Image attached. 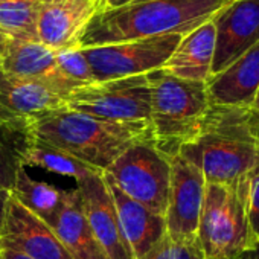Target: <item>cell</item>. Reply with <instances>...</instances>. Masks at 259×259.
Listing matches in <instances>:
<instances>
[{"mask_svg": "<svg viewBox=\"0 0 259 259\" xmlns=\"http://www.w3.org/2000/svg\"><path fill=\"white\" fill-rule=\"evenodd\" d=\"M236 0H142L117 10H99L79 48L104 46L160 35H186L213 20Z\"/></svg>", "mask_w": 259, "mask_h": 259, "instance_id": "obj_1", "label": "cell"}, {"mask_svg": "<svg viewBox=\"0 0 259 259\" xmlns=\"http://www.w3.org/2000/svg\"><path fill=\"white\" fill-rule=\"evenodd\" d=\"M35 141L105 172L130 147L153 142L150 125L114 122L61 107L29 126ZM154 144V142H153Z\"/></svg>", "mask_w": 259, "mask_h": 259, "instance_id": "obj_2", "label": "cell"}, {"mask_svg": "<svg viewBox=\"0 0 259 259\" xmlns=\"http://www.w3.org/2000/svg\"><path fill=\"white\" fill-rule=\"evenodd\" d=\"M179 154L203 174L206 185H232L247 177L259 157L247 108L210 105L194 139Z\"/></svg>", "mask_w": 259, "mask_h": 259, "instance_id": "obj_3", "label": "cell"}, {"mask_svg": "<svg viewBox=\"0 0 259 259\" xmlns=\"http://www.w3.org/2000/svg\"><path fill=\"white\" fill-rule=\"evenodd\" d=\"M151 89V133L154 147L166 157L194 139L210 107L206 82L177 78L163 69L147 73Z\"/></svg>", "mask_w": 259, "mask_h": 259, "instance_id": "obj_4", "label": "cell"}, {"mask_svg": "<svg viewBox=\"0 0 259 259\" xmlns=\"http://www.w3.org/2000/svg\"><path fill=\"white\" fill-rule=\"evenodd\" d=\"M245 179L206 185L197 241L203 259H242L259 247L245 207Z\"/></svg>", "mask_w": 259, "mask_h": 259, "instance_id": "obj_5", "label": "cell"}, {"mask_svg": "<svg viewBox=\"0 0 259 259\" xmlns=\"http://www.w3.org/2000/svg\"><path fill=\"white\" fill-rule=\"evenodd\" d=\"M104 174L125 195L165 217L171 183V159L160 153L153 142L130 147Z\"/></svg>", "mask_w": 259, "mask_h": 259, "instance_id": "obj_6", "label": "cell"}, {"mask_svg": "<svg viewBox=\"0 0 259 259\" xmlns=\"http://www.w3.org/2000/svg\"><path fill=\"white\" fill-rule=\"evenodd\" d=\"M66 107L107 120L151 126V89L147 75L76 89L67 96Z\"/></svg>", "mask_w": 259, "mask_h": 259, "instance_id": "obj_7", "label": "cell"}, {"mask_svg": "<svg viewBox=\"0 0 259 259\" xmlns=\"http://www.w3.org/2000/svg\"><path fill=\"white\" fill-rule=\"evenodd\" d=\"M182 37L183 35L171 34L84 48L82 54L90 64L95 81L104 82L147 75L156 69H162L176 51Z\"/></svg>", "mask_w": 259, "mask_h": 259, "instance_id": "obj_8", "label": "cell"}, {"mask_svg": "<svg viewBox=\"0 0 259 259\" xmlns=\"http://www.w3.org/2000/svg\"><path fill=\"white\" fill-rule=\"evenodd\" d=\"M206 191L200 169L180 154L171 157V183L165 212L166 235L174 239H195Z\"/></svg>", "mask_w": 259, "mask_h": 259, "instance_id": "obj_9", "label": "cell"}, {"mask_svg": "<svg viewBox=\"0 0 259 259\" xmlns=\"http://www.w3.org/2000/svg\"><path fill=\"white\" fill-rule=\"evenodd\" d=\"M67 96L48 82L0 70V123L31 126L45 114L66 107Z\"/></svg>", "mask_w": 259, "mask_h": 259, "instance_id": "obj_10", "label": "cell"}, {"mask_svg": "<svg viewBox=\"0 0 259 259\" xmlns=\"http://www.w3.org/2000/svg\"><path fill=\"white\" fill-rule=\"evenodd\" d=\"M101 10L92 0H40L37 38L54 52L79 48L87 26Z\"/></svg>", "mask_w": 259, "mask_h": 259, "instance_id": "obj_11", "label": "cell"}, {"mask_svg": "<svg viewBox=\"0 0 259 259\" xmlns=\"http://www.w3.org/2000/svg\"><path fill=\"white\" fill-rule=\"evenodd\" d=\"M213 26L212 75L224 70L259 43V0H236L213 19Z\"/></svg>", "mask_w": 259, "mask_h": 259, "instance_id": "obj_12", "label": "cell"}, {"mask_svg": "<svg viewBox=\"0 0 259 259\" xmlns=\"http://www.w3.org/2000/svg\"><path fill=\"white\" fill-rule=\"evenodd\" d=\"M0 245L14 248L32 259H73L54 229L10 195Z\"/></svg>", "mask_w": 259, "mask_h": 259, "instance_id": "obj_13", "label": "cell"}, {"mask_svg": "<svg viewBox=\"0 0 259 259\" xmlns=\"http://www.w3.org/2000/svg\"><path fill=\"white\" fill-rule=\"evenodd\" d=\"M92 232L108 259H135L122 233L111 194L102 174H93L76 185Z\"/></svg>", "mask_w": 259, "mask_h": 259, "instance_id": "obj_14", "label": "cell"}, {"mask_svg": "<svg viewBox=\"0 0 259 259\" xmlns=\"http://www.w3.org/2000/svg\"><path fill=\"white\" fill-rule=\"evenodd\" d=\"M259 89V43L206 82L210 105L248 108Z\"/></svg>", "mask_w": 259, "mask_h": 259, "instance_id": "obj_15", "label": "cell"}, {"mask_svg": "<svg viewBox=\"0 0 259 259\" xmlns=\"http://www.w3.org/2000/svg\"><path fill=\"white\" fill-rule=\"evenodd\" d=\"M105 185L116 206L122 233L135 259H142L166 233L165 217L125 195L105 174Z\"/></svg>", "mask_w": 259, "mask_h": 259, "instance_id": "obj_16", "label": "cell"}, {"mask_svg": "<svg viewBox=\"0 0 259 259\" xmlns=\"http://www.w3.org/2000/svg\"><path fill=\"white\" fill-rule=\"evenodd\" d=\"M0 70L19 78L48 82L66 96L75 90L58 73L57 52L40 41H7L0 49Z\"/></svg>", "mask_w": 259, "mask_h": 259, "instance_id": "obj_17", "label": "cell"}, {"mask_svg": "<svg viewBox=\"0 0 259 259\" xmlns=\"http://www.w3.org/2000/svg\"><path fill=\"white\" fill-rule=\"evenodd\" d=\"M213 52L215 26L210 20L183 35L162 69L182 79L207 82L212 75Z\"/></svg>", "mask_w": 259, "mask_h": 259, "instance_id": "obj_18", "label": "cell"}, {"mask_svg": "<svg viewBox=\"0 0 259 259\" xmlns=\"http://www.w3.org/2000/svg\"><path fill=\"white\" fill-rule=\"evenodd\" d=\"M52 229L73 259H108L92 232L78 188L66 191V201Z\"/></svg>", "mask_w": 259, "mask_h": 259, "instance_id": "obj_19", "label": "cell"}, {"mask_svg": "<svg viewBox=\"0 0 259 259\" xmlns=\"http://www.w3.org/2000/svg\"><path fill=\"white\" fill-rule=\"evenodd\" d=\"M10 195L51 227L66 201L64 189H58L51 183L32 179L26 172V168L19 171Z\"/></svg>", "mask_w": 259, "mask_h": 259, "instance_id": "obj_20", "label": "cell"}, {"mask_svg": "<svg viewBox=\"0 0 259 259\" xmlns=\"http://www.w3.org/2000/svg\"><path fill=\"white\" fill-rule=\"evenodd\" d=\"M34 145L29 126L0 123V188L11 192Z\"/></svg>", "mask_w": 259, "mask_h": 259, "instance_id": "obj_21", "label": "cell"}, {"mask_svg": "<svg viewBox=\"0 0 259 259\" xmlns=\"http://www.w3.org/2000/svg\"><path fill=\"white\" fill-rule=\"evenodd\" d=\"M38 2L40 0L0 2V49L7 41H38Z\"/></svg>", "mask_w": 259, "mask_h": 259, "instance_id": "obj_22", "label": "cell"}, {"mask_svg": "<svg viewBox=\"0 0 259 259\" xmlns=\"http://www.w3.org/2000/svg\"><path fill=\"white\" fill-rule=\"evenodd\" d=\"M26 166L41 168L49 172H55L58 176L73 179L76 182V185L93 174H104V172H99L95 168L79 162L78 159L63 153L57 148H52L46 144H41L35 139H34V145L28 154L25 168Z\"/></svg>", "mask_w": 259, "mask_h": 259, "instance_id": "obj_23", "label": "cell"}, {"mask_svg": "<svg viewBox=\"0 0 259 259\" xmlns=\"http://www.w3.org/2000/svg\"><path fill=\"white\" fill-rule=\"evenodd\" d=\"M57 69L61 78L75 90L95 84V76L81 48H72L57 52Z\"/></svg>", "mask_w": 259, "mask_h": 259, "instance_id": "obj_24", "label": "cell"}, {"mask_svg": "<svg viewBox=\"0 0 259 259\" xmlns=\"http://www.w3.org/2000/svg\"><path fill=\"white\" fill-rule=\"evenodd\" d=\"M142 259H203V253L197 238L174 239L165 233Z\"/></svg>", "mask_w": 259, "mask_h": 259, "instance_id": "obj_25", "label": "cell"}, {"mask_svg": "<svg viewBox=\"0 0 259 259\" xmlns=\"http://www.w3.org/2000/svg\"><path fill=\"white\" fill-rule=\"evenodd\" d=\"M245 207L253 233L259 241V157L245 177Z\"/></svg>", "mask_w": 259, "mask_h": 259, "instance_id": "obj_26", "label": "cell"}, {"mask_svg": "<svg viewBox=\"0 0 259 259\" xmlns=\"http://www.w3.org/2000/svg\"><path fill=\"white\" fill-rule=\"evenodd\" d=\"M247 116H248V123L253 135L256 136V139L259 141V89L257 93L251 102V105L247 108Z\"/></svg>", "mask_w": 259, "mask_h": 259, "instance_id": "obj_27", "label": "cell"}, {"mask_svg": "<svg viewBox=\"0 0 259 259\" xmlns=\"http://www.w3.org/2000/svg\"><path fill=\"white\" fill-rule=\"evenodd\" d=\"M142 2V0H102L101 2V10H117L126 5H133Z\"/></svg>", "mask_w": 259, "mask_h": 259, "instance_id": "obj_28", "label": "cell"}, {"mask_svg": "<svg viewBox=\"0 0 259 259\" xmlns=\"http://www.w3.org/2000/svg\"><path fill=\"white\" fill-rule=\"evenodd\" d=\"M0 259H32V257H29L25 253H20L14 248L0 245Z\"/></svg>", "mask_w": 259, "mask_h": 259, "instance_id": "obj_29", "label": "cell"}, {"mask_svg": "<svg viewBox=\"0 0 259 259\" xmlns=\"http://www.w3.org/2000/svg\"><path fill=\"white\" fill-rule=\"evenodd\" d=\"M8 198H10V192L0 188V233H2L4 223H5V215H7V204H8Z\"/></svg>", "mask_w": 259, "mask_h": 259, "instance_id": "obj_30", "label": "cell"}, {"mask_svg": "<svg viewBox=\"0 0 259 259\" xmlns=\"http://www.w3.org/2000/svg\"><path fill=\"white\" fill-rule=\"evenodd\" d=\"M245 256H248L247 259H259V247H257L256 250H253L251 253H248V254H245Z\"/></svg>", "mask_w": 259, "mask_h": 259, "instance_id": "obj_31", "label": "cell"}, {"mask_svg": "<svg viewBox=\"0 0 259 259\" xmlns=\"http://www.w3.org/2000/svg\"><path fill=\"white\" fill-rule=\"evenodd\" d=\"M92 2H99V4H101V2H102V0H92Z\"/></svg>", "mask_w": 259, "mask_h": 259, "instance_id": "obj_32", "label": "cell"}, {"mask_svg": "<svg viewBox=\"0 0 259 259\" xmlns=\"http://www.w3.org/2000/svg\"><path fill=\"white\" fill-rule=\"evenodd\" d=\"M0 2H2V0H0Z\"/></svg>", "mask_w": 259, "mask_h": 259, "instance_id": "obj_33", "label": "cell"}]
</instances>
